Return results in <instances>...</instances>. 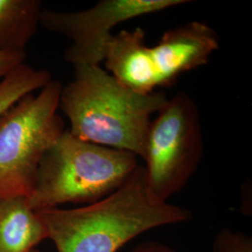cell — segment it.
<instances>
[{
  "mask_svg": "<svg viewBox=\"0 0 252 252\" xmlns=\"http://www.w3.org/2000/svg\"><path fill=\"white\" fill-rule=\"evenodd\" d=\"M36 212L57 252H117L147 231L191 218L187 208L153 196L141 164L117 190L96 203Z\"/></svg>",
  "mask_w": 252,
  "mask_h": 252,
  "instance_id": "6da1fadb",
  "label": "cell"
},
{
  "mask_svg": "<svg viewBox=\"0 0 252 252\" xmlns=\"http://www.w3.org/2000/svg\"><path fill=\"white\" fill-rule=\"evenodd\" d=\"M167 99L163 92L126 87L101 65H77L62 87L59 109L69 121V132L81 140L141 158L150 124Z\"/></svg>",
  "mask_w": 252,
  "mask_h": 252,
  "instance_id": "7a4b0ae2",
  "label": "cell"
},
{
  "mask_svg": "<svg viewBox=\"0 0 252 252\" xmlns=\"http://www.w3.org/2000/svg\"><path fill=\"white\" fill-rule=\"evenodd\" d=\"M138 164L133 153L81 140L65 129L40 161L29 206L37 211L96 203L117 190Z\"/></svg>",
  "mask_w": 252,
  "mask_h": 252,
  "instance_id": "3957f363",
  "label": "cell"
},
{
  "mask_svg": "<svg viewBox=\"0 0 252 252\" xmlns=\"http://www.w3.org/2000/svg\"><path fill=\"white\" fill-rule=\"evenodd\" d=\"M220 50V37L207 24L192 21L163 33L148 46L140 27L111 37L104 60L106 70L126 87L140 94L170 87L183 73L209 62Z\"/></svg>",
  "mask_w": 252,
  "mask_h": 252,
  "instance_id": "277c9868",
  "label": "cell"
},
{
  "mask_svg": "<svg viewBox=\"0 0 252 252\" xmlns=\"http://www.w3.org/2000/svg\"><path fill=\"white\" fill-rule=\"evenodd\" d=\"M63 85L52 80L0 117V197L29 198L46 152L65 130L58 114Z\"/></svg>",
  "mask_w": 252,
  "mask_h": 252,
  "instance_id": "5b68a950",
  "label": "cell"
},
{
  "mask_svg": "<svg viewBox=\"0 0 252 252\" xmlns=\"http://www.w3.org/2000/svg\"><path fill=\"white\" fill-rule=\"evenodd\" d=\"M203 154L197 104L189 94L180 92L154 115L146 135L141 159L151 193L167 203L187 185Z\"/></svg>",
  "mask_w": 252,
  "mask_h": 252,
  "instance_id": "8992f818",
  "label": "cell"
},
{
  "mask_svg": "<svg viewBox=\"0 0 252 252\" xmlns=\"http://www.w3.org/2000/svg\"><path fill=\"white\" fill-rule=\"evenodd\" d=\"M189 0H101L89 9L57 11L42 9L39 25L46 30L67 37L71 44L65 50L66 63L100 65L104 63L112 30L122 23L161 12Z\"/></svg>",
  "mask_w": 252,
  "mask_h": 252,
  "instance_id": "52a82bcc",
  "label": "cell"
},
{
  "mask_svg": "<svg viewBox=\"0 0 252 252\" xmlns=\"http://www.w3.org/2000/svg\"><path fill=\"white\" fill-rule=\"evenodd\" d=\"M48 239L27 197H0V252H31Z\"/></svg>",
  "mask_w": 252,
  "mask_h": 252,
  "instance_id": "ba28073f",
  "label": "cell"
},
{
  "mask_svg": "<svg viewBox=\"0 0 252 252\" xmlns=\"http://www.w3.org/2000/svg\"><path fill=\"white\" fill-rule=\"evenodd\" d=\"M41 11L39 0H0V53H26Z\"/></svg>",
  "mask_w": 252,
  "mask_h": 252,
  "instance_id": "9c48e42d",
  "label": "cell"
},
{
  "mask_svg": "<svg viewBox=\"0 0 252 252\" xmlns=\"http://www.w3.org/2000/svg\"><path fill=\"white\" fill-rule=\"evenodd\" d=\"M52 75L45 69H36L21 63L0 81V117L25 95L41 90L52 81Z\"/></svg>",
  "mask_w": 252,
  "mask_h": 252,
  "instance_id": "30bf717a",
  "label": "cell"
},
{
  "mask_svg": "<svg viewBox=\"0 0 252 252\" xmlns=\"http://www.w3.org/2000/svg\"><path fill=\"white\" fill-rule=\"evenodd\" d=\"M213 252H252L251 236L231 229H223L217 235Z\"/></svg>",
  "mask_w": 252,
  "mask_h": 252,
  "instance_id": "8fae6325",
  "label": "cell"
},
{
  "mask_svg": "<svg viewBox=\"0 0 252 252\" xmlns=\"http://www.w3.org/2000/svg\"><path fill=\"white\" fill-rule=\"evenodd\" d=\"M26 57V53H0V79L2 80L19 64L25 63Z\"/></svg>",
  "mask_w": 252,
  "mask_h": 252,
  "instance_id": "7c38bea8",
  "label": "cell"
},
{
  "mask_svg": "<svg viewBox=\"0 0 252 252\" xmlns=\"http://www.w3.org/2000/svg\"><path fill=\"white\" fill-rule=\"evenodd\" d=\"M132 252H176L171 247L159 241L148 240L138 244Z\"/></svg>",
  "mask_w": 252,
  "mask_h": 252,
  "instance_id": "4fadbf2b",
  "label": "cell"
},
{
  "mask_svg": "<svg viewBox=\"0 0 252 252\" xmlns=\"http://www.w3.org/2000/svg\"><path fill=\"white\" fill-rule=\"evenodd\" d=\"M39 252V251H38V250H36V249H35V250H33V251H32V252Z\"/></svg>",
  "mask_w": 252,
  "mask_h": 252,
  "instance_id": "5bb4252c",
  "label": "cell"
}]
</instances>
